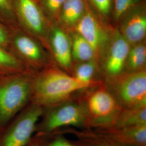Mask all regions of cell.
<instances>
[{"instance_id": "cell-11", "label": "cell", "mask_w": 146, "mask_h": 146, "mask_svg": "<svg viewBox=\"0 0 146 146\" xmlns=\"http://www.w3.org/2000/svg\"><path fill=\"white\" fill-rule=\"evenodd\" d=\"M49 51L58 67L72 74L73 61L70 37L58 23H51L48 35Z\"/></svg>"}, {"instance_id": "cell-22", "label": "cell", "mask_w": 146, "mask_h": 146, "mask_svg": "<svg viewBox=\"0 0 146 146\" xmlns=\"http://www.w3.org/2000/svg\"><path fill=\"white\" fill-rule=\"evenodd\" d=\"M44 14L50 23H57L58 16L66 0H37Z\"/></svg>"}, {"instance_id": "cell-2", "label": "cell", "mask_w": 146, "mask_h": 146, "mask_svg": "<svg viewBox=\"0 0 146 146\" xmlns=\"http://www.w3.org/2000/svg\"><path fill=\"white\" fill-rule=\"evenodd\" d=\"M33 74L7 75L0 81V133L31 102Z\"/></svg>"}, {"instance_id": "cell-3", "label": "cell", "mask_w": 146, "mask_h": 146, "mask_svg": "<svg viewBox=\"0 0 146 146\" xmlns=\"http://www.w3.org/2000/svg\"><path fill=\"white\" fill-rule=\"evenodd\" d=\"M8 50L31 73L56 65L47 48L19 25L10 28Z\"/></svg>"}, {"instance_id": "cell-5", "label": "cell", "mask_w": 146, "mask_h": 146, "mask_svg": "<svg viewBox=\"0 0 146 146\" xmlns=\"http://www.w3.org/2000/svg\"><path fill=\"white\" fill-rule=\"evenodd\" d=\"M44 108L30 102L0 133V146H27Z\"/></svg>"}, {"instance_id": "cell-25", "label": "cell", "mask_w": 146, "mask_h": 146, "mask_svg": "<svg viewBox=\"0 0 146 146\" xmlns=\"http://www.w3.org/2000/svg\"><path fill=\"white\" fill-rule=\"evenodd\" d=\"M38 139L40 146H74L68 141L61 139H56L51 141H47L46 143H43L41 141L39 137Z\"/></svg>"}, {"instance_id": "cell-12", "label": "cell", "mask_w": 146, "mask_h": 146, "mask_svg": "<svg viewBox=\"0 0 146 146\" xmlns=\"http://www.w3.org/2000/svg\"><path fill=\"white\" fill-rule=\"evenodd\" d=\"M115 27L131 45L146 41V1L127 11Z\"/></svg>"}, {"instance_id": "cell-21", "label": "cell", "mask_w": 146, "mask_h": 146, "mask_svg": "<svg viewBox=\"0 0 146 146\" xmlns=\"http://www.w3.org/2000/svg\"><path fill=\"white\" fill-rule=\"evenodd\" d=\"M145 0H113L111 23L114 27L116 26L120 19L125 13Z\"/></svg>"}, {"instance_id": "cell-17", "label": "cell", "mask_w": 146, "mask_h": 146, "mask_svg": "<svg viewBox=\"0 0 146 146\" xmlns=\"http://www.w3.org/2000/svg\"><path fill=\"white\" fill-rule=\"evenodd\" d=\"M146 69V41L131 44L125 61V71L137 72Z\"/></svg>"}, {"instance_id": "cell-9", "label": "cell", "mask_w": 146, "mask_h": 146, "mask_svg": "<svg viewBox=\"0 0 146 146\" xmlns=\"http://www.w3.org/2000/svg\"><path fill=\"white\" fill-rule=\"evenodd\" d=\"M131 44L115 27L108 46L100 63V74L105 79L125 71V61Z\"/></svg>"}, {"instance_id": "cell-26", "label": "cell", "mask_w": 146, "mask_h": 146, "mask_svg": "<svg viewBox=\"0 0 146 146\" xmlns=\"http://www.w3.org/2000/svg\"><path fill=\"white\" fill-rule=\"evenodd\" d=\"M27 146H40L38 137L34 139H31V140Z\"/></svg>"}, {"instance_id": "cell-10", "label": "cell", "mask_w": 146, "mask_h": 146, "mask_svg": "<svg viewBox=\"0 0 146 146\" xmlns=\"http://www.w3.org/2000/svg\"><path fill=\"white\" fill-rule=\"evenodd\" d=\"M97 82L86 96V106L92 118L99 123L117 115L120 106L105 84Z\"/></svg>"}, {"instance_id": "cell-8", "label": "cell", "mask_w": 146, "mask_h": 146, "mask_svg": "<svg viewBox=\"0 0 146 146\" xmlns=\"http://www.w3.org/2000/svg\"><path fill=\"white\" fill-rule=\"evenodd\" d=\"M84 107L77 102L66 101L61 104L46 108L42 114L43 118L37 123V135L49 134L63 126L80 125L85 120Z\"/></svg>"}, {"instance_id": "cell-1", "label": "cell", "mask_w": 146, "mask_h": 146, "mask_svg": "<svg viewBox=\"0 0 146 146\" xmlns=\"http://www.w3.org/2000/svg\"><path fill=\"white\" fill-rule=\"evenodd\" d=\"M94 84L81 82L56 65H52L34 73L31 102L44 108L50 107L68 101L73 94Z\"/></svg>"}, {"instance_id": "cell-14", "label": "cell", "mask_w": 146, "mask_h": 146, "mask_svg": "<svg viewBox=\"0 0 146 146\" xmlns=\"http://www.w3.org/2000/svg\"><path fill=\"white\" fill-rule=\"evenodd\" d=\"M103 133L110 139L121 144L146 146V125L134 127L114 128Z\"/></svg>"}, {"instance_id": "cell-20", "label": "cell", "mask_w": 146, "mask_h": 146, "mask_svg": "<svg viewBox=\"0 0 146 146\" xmlns=\"http://www.w3.org/2000/svg\"><path fill=\"white\" fill-rule=\"evenodd\" d=\"M89 7L104 22L112 25L113 0H86Z\"/></svg>"}, {"instance_id": "cell-15", "label": "cell", "mask_w": 146, "mask_h": 146, "mask_svg": "<svg viewBox=\"0 0 146 146\" xmlns=\"http://www.w3.org/2000/svg\"><path fill=\"white\" fill-rule=\"evenodd\" d=\"M68 32L71 40L73 64L95 60L93 49L84 37L75 31Z\"/></svg>"}, {"instance_id": "cell-19", "label": "cell", "mask_w": 146, "mask_h": 146, "mask_svg": "<svg viewBox=\"0 0 146 146\" xmlns=\"http://www.w3.org/2000/svg\"><path fill=\"white\" fill-rule=\"evenodd\" d=\"M26 72L31 73L9 50L0 47V74L11 75Z\"/></svg>"}, {"instance_id": "cell-6", "label": "cell", "mask_w": 146, "mask_h": 146, "mask_svg": "<svg viewBox=\"0 0 146 146\" xmlns=\"http://www.w3.org/2000/svg\"><path fill=\"white\" fill-rule=\"evenodd\" d=\"M114 29L115 27L101 20L87 3L84 15L74 31L88 42L93 49L95 60L99 66Z\"/></svg>"}, {"instance_id": "cell-4", "label": "cell", "mask_w": 146, "mask_h": 146, "mask_svg": "<svg viewBox=\"0 0 146 146\" xmlns=\"http://www.w3.org/2000/svg\"><path fill=\"white\" fill-rule=\"evenodd\" d=\"M105 80L106 86L121 107L134 108L146 106V69L124 71Z\"/></svg>"}, {"instance_id": "cell-16", "label": "cell", "mask_w": 146, "mask_h": 146, "mask_svg": "<svg viewBox=\"0 0 146 146\" xmlns=\"http://www.w3.org/2000/svg\"><path fill=\"white\" fill-rule=\"evenodd\" d=\"M115 128L146 125V106L120 110L114 121Z\"/></svg>"}, {"instance_id": "cell-18", "label": "cell", "mask_w": 146, "mask_h": 146, "mask_svg": "<svg viewBox=\"0 0 146 146\" xmlns=\"http://www.w3.org/2000/svg\"><path fill=\"white\" fill-rule=\"evenodd\" d=\"M98 73L100 74L99 66L94 60L73 64L72 76L81 82L89 84L96 82L94 78Z\"/></svg>"}, {"instance_id": "cell-23", "label": "cell", "mask_w": 146, "mask_h": 146, "mask_svg": "<svg viewBox=\"0 0 146 146\" xmlns=\"http://www.w3.org/2000/svg\"><path fill=\"white\" fill-rule=\"evenodd\" d=\"M0 23L10 28L18 25L14 11V0H0Z\"/></svg>"}, {"instance_id": "cell-13", "label": "cell", "mask_w": 146, "mask_h": 146, "mask_svg": "<svg viewBox=\"0 0 146 146\" xmlns=\"http://www.w3.org/2000/svg\"><path fill=\"white\" fill-rule=\"evenodd\" d=\"M87 8L86 0H66L58 16V25L67 31H74Z\"/></svg>"}, {"instance_id": "cell-24", "label": "cell", "mask_w": 146, "mask_h": 146, "mask_svg": "<svg viewBox=\"0 0 146 146\" xmlns=\"http://www.w3.org/2000/svg\"><path fill=\"white\" fill-rule=\"evenodd\" d=\"M10 27L0 23V47L8 50L10 39Z\"/></svg>"}, {"instance_id": "cell-27", "label": "cell", "mask_w": 146, "mask_h": 146, "mask_svg": "<svg viewBox=\"0 0 146 146\" xmlns=\"http://www.w3.org/2000/svg\"><path fill=\"white\" fill-rule=\"evenodd\" d=\"M5 75H3V74H0V81L2 80V78H3Z\"/></svg>"}, {"instance_id": "cell-7", "label": "cell", "mask_w": 146, "mask_h": 146, "mask_svg": "<svg viewBox=\"0 0 146 146\" xmlns=\"http://www.w3.org/2000/svg\"><path fill=\"white\" fill-rule=\"evenodd\" d=\"M14 11L17 25L37 38L49 51L48 39L51 23L38 1L14 0Z\"/></svg>"}]
</instances>
